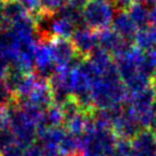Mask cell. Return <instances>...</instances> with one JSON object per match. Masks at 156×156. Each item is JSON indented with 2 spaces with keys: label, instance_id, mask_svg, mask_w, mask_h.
I'll use <instances>...</instances> for the list:
<instances>
[{
  "label": "cell",
  "instance_id": "8",
  "mask_svg": "<svg viewBox=\"0 0 156 156\" xmlns=\"http://www.w3.org/2000/svg\"><path fill=\"white\" fill-rule=\"evenodd\" d=\"M112 27L117 34L121 35L123 39H126L129 42L133 41L134 35L138 31V27L131 20L126 10H119L115 14L112 23Z\"/></svg>",
  "mask_w": 156,
  "mask_h": 156
},
{
  "label": "cell",
  "instance_id": "7",
  "mask_svg": "<svg viewBox=\"0 0 156 156\" xmlns=\"http://www.w3.org/2000/svg\"><path fill=\"white\" fill-rule=\"evenodd\" d=\"M131 156H156V137L152 130L144 129L132 139Z\"/></svg>",
  "mask_w": 156,
  "mask_h": 156
},
{
  "label": "cell",
  "instance_id": "12",
  "mask_svg": "<svg viewBox=\"0 0 156 156\" xmlns=\"http://www.w3.org/2000/svg\"><path fill=\"white\" fill-rule=\"evenodd\" d=\"M44 128H59L64 126V113L61 105L54 103L44 109Z\"/></svg>",
  "mask_w": 156,
  "mask_h": 156
},
{
  "label": "cell",
  "instance_id": "13",
  "mask_svg": "<svg viewBox=\"0 0 156 156\" xmlns=\"http://www.w3.org/2000/svg\"><path fill=\"white\" fill-rule=\"evenodd\" d=\"M20 4L23 6V8L29 10L32 17L38 16L41 14V8H40V0H20Z\"/></svg>",
  "mask_w": 156,
  "mask_h": 156
},
{
  "label": "cell",
  "instance_id": "10",
  "mask_svg": "<svg viewBox=\"0 0 156 156\" xmlns=\"http://www.w3.org/2000/svg\"><path fill=\"white\" fill-rule=\"evenodd\" d=\"M78 27L65 18L54 16L49 23V32L52 38L71 39Z\"/></svg>",
  "mask_w": 156,
  "mask_h": 156
},
{
  "label": "cell",
  "instance_id": "5",
  "mask_svg": "<svg viewBox=\"0 0 156 156\" xmlns=\"http://www.w3.org/2000/svg\"><path fill=\"white\" fill-rule=\"evenodd\" d=\"M97 40H98V47L108 52L114 58L121 56L132 46L129 41H126L121 35L117 34L113 29L112 30L106 29L97 32Z\"/></svg>",
  "mask_w": 156,
  "mask_h": 156
},
{
  "label": "cell",
  "instance_id": "2",
  "mask_svg": "<svg viewBox=\"0 0 156 156\" xmlns=\"http://www.w3.org/2000/svg\"><path fill=\"white\" fill-rule=\"evenodd\" d=\"M115 16L112 0H86L82 6V20L86 27L95 32L108 29Z\"/></svg>",
  "mask_w": 156,
  "mask_h": 156
},
{
  "label": "cell",
  "instance_id": "15",
  "mask_svg": "<svg viewBox=\"0 0 156 156\" xmlns=\"http://www.w3.org/2000/svg\"><path fill=\"white\" fill-rule=\"evenodd\" d=\"M152 84L155 87L156 89V69H154V73H153V78H152Z\"/></svg>",
  "mask_w": 156,
  "mask_h": 156
},
{
  "label": "cell",
  "instance_id": "14",
  "mask_svg": "<svg viewBox=\"0 0 156 156\" xmlns=\"http://www.w3.org/2000/svg\"><path fill=\"white\" fill-rule=\"evenodd\" d=\"M139 2H143L144 5H151V4H156V0H138Z\"/></svg>",
  "mask_w": 156,
  "mask_h": 156
},
{
  "label": "cell",
  "instance_id": "3",
  "mask_svg": "<svg viewBox=\"0 0 156 156\" xmlns=\"http://www.w3.org/2000/svg\"><path fill=\"white\" fill-rule=\"evenodd\" d=\"M141 130L144 129L139 126L130 111L126 107L121 106L112 123V131L116 136V138L130 140L133 139Z\"/></svg>",
  "mask_w": 156,
  "mask_h": 156
},
{
  "label": "cell",
  "instance_id": "6",
  "mask_svg": "<svg viewBox=\"0 0 156 156\" xmlns=\"http://www.w3.org/2000/svg\"><path fill=\"white\" fill-rule=\"evenodd\" d=\"M71 41L73 42L79 57L83 59L88 58L98 48L97 32L88 29L86 26L84 27L79 26L72 35Z\"/></svg>",
  "mask_w": 156,
  "mask_h": 156
},
{
  "label": "cell",
  "instance_id": "1",
  "mask_svg": "<svg viewBox=\"0 0 156 156\" xmlns=\"http://www.w3.org/2000/svg\"><path fill=\"white\" fill-rule=\"evenodd\" d=\"M91 99L95 109L115 108L126 104L128 90L117 73L115 63L95 79L91 88Z\"/></svg>",
  "mask_w": 156,
  "mask_h": 156
},
{
  "label": "cell",
  "instance_id": "9",
  "mask_svg": "<svg viewBox=\"0 0 156 156\" xmlns=\"http://www.w3.org/2000/svg\"><path fill=\"white\" fill-rule=\"evenodd\" d=\"M134 47L141 51H148L156 47V26L148 25L139 29L133 38Z\"/></svg>",
  "mask_w": 156,
  "mask_h": 156
},
{
  "label": "cell",
  "instance_id": "4",
  "mask_svg": "<svg viewBox=\"0 0 156 156\" xmlns=\"http://www.w3.org/2000/svg\"><path fill=\"white\" fill-rule=\"evenodd\" d=\"M50 49L56 67L73 66L76 61L81 58L79 57L76 49L71 39L52 38L50 40Z\"/></svg>",
  "mask_w": 156,
  "mask_h": 156
},
{
  "label": "cell",
  "instance_id": "11",
  "mask_svg": "<svg viewBox=\"0 0 156 156\" xmlns=\"http://www.w3.org/2000/svg\"><path fill=\"white\" fill-rule=\"evenodd\" d=\"M126 12L136 26L138 27V30L151 25V10H148L143 2L136 1Z\"/></svg>",
  "mask_w": 156,
  "mask_h": 156
}]
</instances>
